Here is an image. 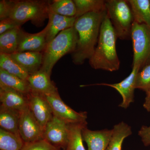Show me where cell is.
<instances>
[{
    "label": "cell",
    "instance_id": "6da1fadb",
    "mask_svg": "<svg viewBox=\"0 0 150 150\" xmlns=\"http://www.w3.org/2000/svg\"><path fill=\"white\" fill-rule=\"evenodd\" d=\"M106 11L91 12L78 18L74 27L77 32L78 40L72 59L75 64H83L93 55L97 44L100 26Z\"/></svg>",
    "mask_w": 150,
    "mask_h": 150
},
{
    "label": "cell",
    "instance_id": "7a4b0ae2",
    "mask_svg": "<svg viewBox=\"0 0 150 150\" xmlns=\"http://www.w3.org/2000/svg\"><path fill=\"white\" fill-rule=\"evenodd\" d=\"M117 38L106 12L101 23L94 52L89 60L92 68L96 70L101 69L110 72L119 69L120 62L116 48Z\"/></svg>",
    "mask_w": 150,
    "mask_h": 150
},
{
    "label": "cell",
    "instance_id": "3957f363",
    "mask_svg": "<svg viewBox=\"0 0 150 150\" xmlns=\"http://www.w3.org/2000/svg\"><path fill=\"white\" fill-rule=\"evenodd\" d=\"M78 40L77 32L74 26L61 31L47 44L43 51V64L40 70L51 76L54 65L63 56L72 54Z\"/></svg>",
    "mask_w": 150,
    "mask_h": 150
},
{
    "label": "cell",
    "instance_id": "277c9868",
    "mask_svg": "<svg viewBox=\"0 0 150 150\" xmlns=\"http://www.w3.org/2000/svg\"><path fill=\"white\" fill-rule=\"evenodd\" d=\"M105 9L117 38H131L134 18L128 0L105 1Z\"/></svg>",
    "mask_w": 150,
    "mask_h": 150
},
{
    "label": "cell",
    "instance_id": "5b68a950",
    "mask_svg": "<svg viewBox=\"0 0 150 150\" xmlns=\"http://www.w3.org/2000/svg\"><path fill=\"white\" fill-rule=\"evenodd\" d=\"M50 1H15L9 18L22 25L30 21L37 27L43 25L48 18Z\"/></svg>",
    "mask_w": 150,
    "mask_h": 150
},
{
    "label": "cell",
    "instance_id": "8992f818",
    "mask_svg": "<svg viewBox=\"0 0 150 150\" xmlns=\"http://www.w3.org/2000/svg\"><path fill=\"white\" fill-rule=\"evenodd\" d=\"M131 38L134 51L132 67L140 70L150 60V27L134 22Z\"/></svg>",
    "mask_w": 150,
    "mask_h": 150
},
{
    "label": "cell",
    "instance_id": "52a82bcc",
    "mask_svg": "<svg viewBox=\"0 0 150 150\" xmlns=\"http://www.w3.org/2000/svg\"><path fill=\"white\" fill-rule=\"evenodd\" d=\"M51 105L53 114L69 125H87V112H78L66 104L60 97L59 93L42 95Z\"/></svg>",
    "mask_w": 150,
    "mask_h": 150
},
{
    "label": "cell",
    "instance_id": "ba28073f",
    "mask_svg": "<svg viewBox=\"0 0 150 150\" xmlns=\"http://www.w3.org/2000/svg\"><path fill=\"white\" fill-rule=\"evenodd\" d=\"M18 130L25 143L44 139V131L28 107L21 112Z\"/></svg>",
    "mask_w": 150,
    "mask_h": 150
},
{
    "label": "cell",
    "instance_id": "9c48e42d",
    "mask_svg": "<svg viewBox=\"0 0 150 150\" xmlns=\"http://www.w3.org/2000/svg\"><path fill=\"white\" fill-rule=\"evenodd\" d=\"M69 125L54 115L44 130V139L56 147L65 149L69 142Z\"/></svg>",
    "mask_w": 150,
    "mask_h": 150
},
{
    "label": "cell",
    "instance_id": "30bf717a",
    "mask_svg": "<svg viewBox=\"0 0 150 150\" xmlns=\"http://www.w3.org/2000/svg\"><path fill=\"white\" fill-rule=\"evenodd\" d=\"M27 98L28 108L44 131L46 124L54 116L51 105L40 94L31 92Z\"/></svg>",
    "mask_w": 150,
    "mask_h": 150
},
{
    "label": "cell",
    "instance_id": "8fae6325",
    "mask_svg": "<svg viewBox=\"0 0 150 150\" xmlns=\"http://www.w3.org/2000/svg\"><path fill=\"white\" fill-rule=\"evenodd\" d=\"M139 69L137 67H132L131 74L124 80L118 83L108 84L97 83L92 85L105 86L110 87L115 89L121 95L122 101L119 105V107L126 109L134 102V93L136 77Z\"/></svg>",
    "mask_w": 150,
    "mask_h": 150
},
{
    "label": "cell",
    "instance_id": "7c38bea8",
    "mask_svg": "<svg viewBox=\"0 0 150 150\" xmlns=\"http://www.w3.org/2000/svg\"><path fill=\"white\" fill-rule=\"evenodd\" d=\"M46 34V28L40 32L35 33H28L22 29L16 52H43L47 45Z\"/></svg>",
    "mask_w": 150,
    "mask_h": 150
},
{
    "label": "cell",
    "instance_id": "4fadbf2b",
    "mask_svg": "<svg viewBox=\"0 0 150 150\" xmlns=\"http://www.w3.org/2000/svg\"><path fill=\"white\" fill-rule=\"evenodd\" d=\"M1 106L21 112L28 107L27 96L0 83Z\"/></svg>",
    "mask_w": 150,
    "mask_h": 150
},
{
    "label": "cell",
    "instance_id": "5bb4252c",
    "mask_svg": "<svg viewBox=\"0 0 150 150\" xmlns=\"http://www.w3.org/2000/svg\"><path fill=\"white\" fill-rule=\"evenodd\" d=\"M112 133V129L92 131L86 126L82 130V137L87 145L88 150H105L110 142Z\"/></svg>",
    "mask_w": 150,
    "mask_h": 150
},
{
    "label": "cell",
    "instance_id": "9a60e30c",
    "mask_svg": "<svg viewBox=\"0 0 150 150\" xmlns=\"http://www.w3.org/2000/svg\"><path fill=\"white\" fill-rule=\"evenodd\" d=\"M76 17H69L55 13L49 9L48 22L46 28L47 44L61 31L74 27L76 20Z\"/></svg>",
    "mask_w": 150,
    "mask_h": 150
},
{
    "label": "cell",
    "instance_id": "2e32d148",
    "mask_svg": "<svg viewBox=\"0 0 150 150\" xmlns=\"http://www.w3.org/2000/svg\"><path fill=\"white\" fill-rule=\"evenodd\" d=\"M27 81L33 92L41 95L59 93L56 86L51 80V76L41 70L30 75Z\"/></svg>",
    "mask_w": 150,
    "mask_h": 150
},
{
    "label": "cell",
    "instance_id": "e0dca14e",
    "mask_svg": "<svg viewBox=\"0 0 150 150\" xmlns=\"http://www.w3.org/2000/svg\"><path fill=\"white\" fill-rule=\"evenodd\" d=\"M10 55L30 74L39 71L43 64V52L35 51L16 52L10 54Z\"/></svg>",
    "mask_w": 150,
    "mask_h": 150
},
{
    "label": "cell",
    "instance_id": "ac0fdd59",
    "mask_svg": "<svg viewBox=\"0 0 150 150\" xmlns=\"http://www.w3.org/2000/svg\"><path fill=\"white\" fill-rule=\"evenodd\" d=\"M20 113L21 112L18 110L1 106L0 126L1 129L20 136L18 126Z\"/></svg>",
    "mask_w": 150,
    "mask_h": 150
},
{
    "label": "cell",
    "instance_id": "d6986e66",
    "mask_svg": "<svg viewBox=\"0 0 150 150\" xmlns=\"http://www.w3.org/2000/svg\"><path fill=\"white\" fill-rule=\"evenodd\" d=\"M22 29L18 26L0 34V53L11 54L16 52Z\"/></svg>",
    "mask_w": 150,
    "mask_h": 150
},
{
    "label": "cell",
    "instance_id": "ffe728a7",
    "mask_svg": "<svg viewBox=\"0 0 150 150\" xmlns=\"http://www.w3.org/2000/svg\"><path fill=\"white\" fill-rule=\"evenodd\" d=\"M131 6L134 22L150 27V0H128Z\"/></svg>",
    "mask_w": 150,
    "mask_h": 150
},
{
    "label": "cell",
    "instance_id": "44dd1931",
    "mask_svg": "<svg viewBox=\"0 0 150 150\" xmlns=\"http://www.w3.org/2000/svg\"><path fill=\"white\" fill-rule=\"evenodd\" d=\"M111 139L105 150H122L125 139L132 134L131 126L122 121L113 126Z\"/></svg>",
    "mask_w": 150,
    "mask_h": 150
},
{
    "label": "cell",
    "instance_id": "7402d4cb",
    "mask_svg": "<svg viewBox=\"0 0 150 150\" xmlns=\"http://www.w3.org/2000/svg\"><path fill=\"white\" fill-rule=\"evenodd\" d=\"M0 83L28 96L31 89L27 80H25L0 68Z\"/></svg>",
    "mask_w": 150,
    "mask_h": 150
},
{
    "label": "cell",
    "instance_id": "603a6c76",
    "mask_svg": "<svg viewBox=\"0 0 150 150\" xmlns=\"http://www.w3.org/2000/svg\"><path fill=\"white\" fill-rule=\"evenodd\" d=\"M0 68L11 74L27 80L30 74L11 57L10 54L0 53Z\"/></svg>",
    "mask_w": 150,
    "mask_h": 150
},
{
    "label": "cell",
    "instance_id": "cb8c5ba5",
    "mask_svg": "<svg viewBox=\"0 0 150 150\" xmlns=\"http://www.w3.org/2000/svg\"><path fill=\"white\" fill-rule=\"evenodd\" d=\"M76 8V18L91 12L106 11L105 1L103 0H74Z\"/></svg>",
    "mask_w": 150,
    "mask_h": 150
},
{
    "label": "cell",
    "instance_id": "d4e9b609",
    "mask_svg": "<svg viewBox=\"0 0 150 150\" xmlns=\"http://www.w3.org/2000/svg\"><path fill=\"white\" fill-rule=\"evenodd\" d=\"M24 144L20 136L0 129V150H21Z\"/></svg>",
    "mask_w": 150,
    "mask_h": 150
},
{
    "label": "cell",
    "instance_id": "484cf974",
    "mask_svg": "<svg viewBox=\"0 0 150 150\" xmlns=\"http://www.w3.org/2000/svg\"><path fill=\"white\" fill-rule=\"evenodd\" d=\"M49 8L55 13L69 17H75L76 14V5L72 0L50 1Z\"/></svg>",
    "mask_w": 150,
    "mask_h": 150
},
{
    "label": "cell",
    "instance_id": "4316f807",
    "mask_svg": "<svg viewBox=\"0 0 150 150\" xmlns=\"http://www.w3.org/2000/svg\"><path fill=\"white\" fill-rule=\"evenodd\" d=\"M86 126L84 124L69 125V142L64 150H86L82 137V130Z\"/></svg>",
    "mask_w": 150,
    "mask_h": 150
},
{
    "label": "cell",
    "instance_id": "83f0119b",
    "mask_svg": "<svg viewBox=\"0 0 150 150\" xmlns=\"http://www.w3.org/2000/svg\"><path fill=\"white\" fill-rule=\"evenodd\" d=\"M135 89H139L146 92L150 89V60L138 73L135 81Z\"/></svg>",
    "mask_w": 150,
    "mask_h": 150
},
{
    "label": "cell",
    "instance_id": "f1b7e54d",
    "mask_svg": "<svg viewBox=\"0 0 150 150\" xmlns=\"http://www.w3.org/2000/svg\"><path fill=\"white\" fill-rule=\"evenodd\" d=\"M51 144L45 139L30 143H25L21 150H61Z\"/></svg>",
    "mask_w": 150,
    "mask_h": 150
},
{
    "label": "cell",
    "instance_id": "f546056e",
    "mask_svg": "<svg viewBox=\"0 0 150 150\" xmlns=\"http://www.w3.org/2000/svg\"><path fill=\"white\" fill-rule=\"evenodd\" d=\"M15 1L1 0L0 1V20L9 18L12 10Z\"/></svg>",
    "mask_w": 150,
    "mask_h": 150
},
{
    "label": "cell",
    "instance_id": "4dcf8cb0",
    "mask_svg": "<svg viewBox=\"0 0 150 150\" xmlns=\"http://www.w3.org/2000/svg\"><path fill=\"white\" fill-rule=\"evenodd\" d=\"M18 26L21 25L10 18L3 19L0 21V34Z\"/></svg>",
    "mask_w": 150,
    "mask_h": 150
},
{
    "label": "cell",
    "instance_id": "1f68e13d",
    "mask_svg": "<svg viewBox=\"0 0 150 150\" xmlns=\"http://www.w3.org/2000/svg\"><path fill=\"white\" fill-rule=\"evenodd\" d=\"M143 144L146 146H150V126H143L138 133Z\"/></svg>",
    "mask_w": 150,
    "mask_h": 150
},
{
    "label": "cell",
    "instance_id": "d6a6232c",
    "mask_svg": "<svg viewBox=\"0 0 150 150\" xmlns=\"http://www.w3.org/2000/svg\"><path fill=\"white\" fill-rule=\"evenodd\" d=\"M146 96L145 98V102L143 104V106L148 112H150V89L146 92Z\"/></svg>",
    "mask_w": 150,
    "mask_h": 150
}]
</instances>
